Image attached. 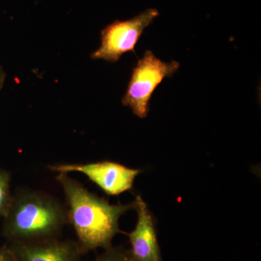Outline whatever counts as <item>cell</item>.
Segmentation results:
<instances>
[{
    "label": "cell",
    "mask_w": 261,
    "mask_h": 261,
    "mask_svg": "<svg viewBox=\"0 0 261 261\" xmlns=\"http://www.w3.org/2000/svg\"><path fill=\"white\" fill-rule=\"evenodd\" d=\"M56 180L64 192L68 204V222L74 228L79 245L84 254L113 247V239L122 231L119 219L134 210L135 202L112 205L84 187L68 173H59Z\"/></svg>",
    "instance_id": "obj_1"
},
{
    "label": "cell",
    "mask_w": 261,
    "mask_h": 261,
    "mask_svg": "<svg viewBox=\"0 0 261 261\" xmlns=\"http://www.w3.org/2000/svg\"><path fill=\"white\" fill-rule=\"evenodd\" d=\"M3 219V233L10 243L58 238L68 223V211L59 201L44 192L27 190L13 196Z\"/></svg>",
    "instance_id": "obj_2"
},
{
    "label": "cell",
    "mask_w": 261,
    "mask_h": 261,
    "mask_svg": "<svg viewBox=\"0 0 261 261\" xmlns=\"http://www.w3.org/2000/svg\"><path fill=\"white\" fill-rule=\"evenodd\" d=\"M180 64L177 61L163 62L147 50L133 68L122 104L128 106L134 114L145 118L148 115L152 94L164 79L172 76Z\"/></svg>",
    "instance_id": "obj_3"
},
{
    "label": "cell",
    "mask_w": 261,
    "mask_h": 261,
    "mask_svg": "<svg viewBox=\"0 0 261 261\" xmlns=\"http://www.w3.org/2000/svg\"><path fill=\"white\" fill-rule=\"evenodd\" d=\"M159 10L150 8L126 20H117L101 32V44L92 53V59L119 61L126 53H135V47L145 29L159 17Z\"/></svg>",
    "instance_id": "obj_4"
},
{
    "label": "cell",
    "mask_w": 261,
    "mask_h": 261,
    "mask_svg": "<svg viewBox=\"0 0 261 261\" xmlns=\"http://www.w3.org/2000/svg\"><path fill=\"white\" fill-rule=\"evenodd\" d=\"M48 168L58 173H82L108 195H119L132 190L136 177L142 172L140 169H134L108 161L81 164L51 165Z\"/></svg>",
    "instance_id": "obj_5"
},
{
    "label": "cell",
    "mask_w": 261,
    "mask_h": 261,
    "mask_svg": "<svg viewBox=\"0 0 261 261\" xmlns=\"http://www.w3.org/2000/svg\"><path fill=\"white\" fill-rule=\"evenodd\" d=\"M9 248L18 261H82L84 255L78 242L58 238L15 242Z\"/></svg>",
    "instance_id": "obj_6"
},
{
    "label": "cell",
    "mask_w": 261,
    "mask_h": 261,
    "mask_svg": "<svg viewBox=\"0 0 261 261\" xmlns=\"http://www.w3.org/2000/svg\"><path fill=\"white\" fill-rule=\"evenodd\" d=\"M134 202L138 219L135 229L126 233L132 257L135 261H163L153 216L140 195L136 196Z\"/></svg>",
    "instance_id": "obj_7"
},
{
    "label": "cell",
    "mask_w": 261,
    "mask_h": 261,
    "mask_svg": "<svg viewBox=\"0 0 261 261\" xmlns=\"http://www.w3.org/2000/svg\"><path fill=\"white\" fill-rule=\"evenodd\" d=\"M13 196L11 193V174L7 170L0 168V219H4L8 214Z\"/></svg>",
    "instance_id": "obj_8"
},
{
    "label": "cell",
    "mask_w": 261,
    "mask_h": 261,
    "mask_svg": "<svg viewBox=\"0 0 261 261\" xmlns=\"http://www.w3.org/2000/svg\"><path fill=\"white\" fill-rule=\"evenodd\" d=\"M93 261H135L130 250L123 247H111Z\"/></svg>",
    "instance_id": "obj_9"
},
{
    "label": "cell",
    "mask_w": 261,
    "mask_h": 261,
    "mask_svg": "<svg viewBox=\"0 0 261 261\" xmlns=\"http://www.w3.org/2000/svg\"><path fill=\"white\" fill-rule=\"evenodd\" d=\"M0 261H18L9 247H0Z\"/></svg>",
    "instance_id": "obj_10"
},
{
    "label": "cell",
    "mask_w": 261,
    "mask_h": 261,
    "mask_svg": "<svg viewBox=\"0 0 261 261\" xmlns=\"http://www.w3.org/2000/svg\"><path fill=\"white\" fill-rule=\"evenodd\" d=\"M5 78H6V73H5L3 68L0 66V90L3 87L5 84Z\"/></svg>",
    "instance_id": "obj_11"
}]
</instances>
